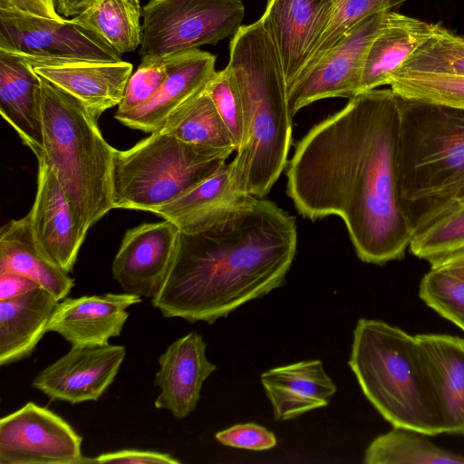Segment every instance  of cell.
Instances as JSON below:
<instances>
[{"label": "cell", "instance_id": "1", "mask_svg": "<svg viewBox=\"0 0 464 464\" xmlns=\"http://www.w3.org/2000/svg\"><path fill=\"white\" fill-rule=\"evenodd\" d=\"M400 122L392 89L359 93L310 129L287 163L297 211L311 220L339 217L364 263L403 258L412 237L400 191Z\"/></svg>", "mask_w": 464, "mask_h": 464}, {"label": "cell", "instance_id": "2", "mask_svg": "<svg viewBox=\"0 0 464 464\" xmlns=\"http://www.w3.org/2000/svg\"><path fill=\"white\" fill-rule=\"evenodd\" d=\"M296 246L295 217L245 195L180 231L173 265L151 304L164 317L213 324L281 286Z\"/></svg>", "mask_w": 464, "mask_h": 464}, {"label": "cell", "instance_id": "3", "mask_svg": "<svg viewBox=\"0 0 464 464\" xmlns=\"http://www.w3.org/2000/svg\"><path fill=\"white\" fill-rule=\"evenodd\" d=\"M227 67L238 87L244 121L230 176L241 195L264 198L287 166L293 117L280 56L261 17L233 35Z\"/></svg>", "mask_w": 464, "mask_h": 464}, {"label": "cell", "instance_id": "4", "mask_svg": "<svg viewBox=\"0 0 464 464\" xmlns=\"http://www.w3.org/2000/svg\"><path fill=\"white\" fill-rule=\"evenodd\" d=\"M348 364L364 396L392 427L428 436L443 433L416 335L361 318Z\"/></svg>", "mask_w": 464, "mask_h": 464}, {"label": "cell", "instance_id": "5", "mask_svg": "<svg viewBox=\"0 0 464 464\" xmlns=\"http://www.w3.org/2000/svg\"><path fill=\"white\" fill-rule=\"evenodd\" d=\"M44 144L38 161L54 173L84 233L113 207L115 149L75 99L41 78Z\"/></svg>", "mask_w": 464, "mask_h": 464}, {"label": "cell", "instance_id": "6", "mask_svg": "<svg viewBox=\"0 0 464 464\" xmlns=\"http://www.w3.org/2000/svg\"><path fill=\"white\" fill-rule=\"evenodd\" d=\"M227 158L161 130L152 132L130 149H115L113 207L153 213L212 176Z\"/></svg>", "mask_w": 464, "mask_h": 464}, {"label": "cell", "instance_id": "7", "mask_svg": "<svg viewBox=\"0 0 464 464\" xmlns=\"http://www.w3.org/2000/svg\"><path fill=\"white\" fill-rule=\"evenodd\" d=\"M398 171L402 204L464 175V109L401 98Z\"/></svg>", "mask_w": 464, "mask_h": 464}, {"label": "cell", "instance_id": "8", "mask_svg": "<svg viewBox=\"0 0 464 464\" xmlns=\"http://www.w3.org/2000/svg\"><path fill=\"white\" fill-rule=\"evenodd\" d=\"M242 0H149L142 7L140 58L165 59L217 44L242 25Z\"/></svg>", "mask_w": 464, "mask_h": 464}, {"label": "cell", "instance_id": "9", "mask_svg": "<svg viewBox=\"0 0 464 464\" xmlns=\"http://www.w3.org/2000/svg\"><path fill=\"white\" fill-rule=\"evenodd\" d=\"M386 13H375L358 22L297 78L288 90L292 117L319 100L351 99L359 93L367 53L384 26Z\"/></svg>", "mask_w": 464, "mask_h": 464}, {"label": "cell", "instance_id": "10", "mask_svg": "<svg viewBox=\"0 0 464 464\" xmlns=\"http://www.w3.org/2000/svg\"><path fill=\"white\" fill-rule=\"evenodd\" d=\"M0 51L48 60L119 62L121 55L73 18L0 11Z\"/></svg>", "mask_w": 464, "mask_h": 464}, {"label": "cell", "instance_id": "11", "mask_svg": "<svg viewBox=\"0 0 464 464\" xmlns=\"http://www.w3.org/2000/svg\"><path fill=\"white\" fill-rule=\"evenodd\" d=\"M82 442L65 420L33 401L0 420V464H90Z\"/></svg>", "mask_w": 464, "mask_h": 464}, {"label": "cell", "instance_id": "12", "mask_svg": "<svg viewBox=\"0 0 464 464\" xmlns=\"http://www.w3.org/2000/svg\"><path fill=\"white\" fill-rule=\"evenodd\" d=\"M180 230L172 222L143 223L128 229L113 259V278L125 293L153 298L173 265Z\"/></svg>", "mask_w": 464, "mask_h": 464}, {"label": "cell", "instance_id": "13", "mask_svg": "<svg viewBox=\"0 0 464 464\" xmlns=\"http://www.w3.org/2000/svg\"><path fill=\"white\" fill-rule=\"evenodd\" d=\"M125 355L122 345L72 346L39 372L32 386L51 400L72 404L95 401L113 382Z\"/></svg>", "mask_w": 464, "mask_h": 464}, {"label": "cell", "instance_id": "14", "mask_svg": "<svg viewBox=\"0 0 464 464\" xmlns=\"http://www.w3.org/2000/svg\"><path fill=\"white\" fill-rule=\"evenodd\" d=\"M334 13V0L267 1L261 18L275 42L288 90L328 28Z\"/></svg>", "mask_w": 464, "mask_h": 464}, {"label": "cell", "instance_id": "15", "mask_svg": "<svg viewBox=\"0 0 464 464\" xmlns=\"http://www.w3.org/2000/svg\"><path fill=\"white\" fill-rule=\"evenodd\" d=\"M168 76L148 102L115 119L130 129L152 133L196 100L216 73V56L198 48L165 58Z\"/></svg>", "mask_w": 464, "mask_h": 464}, {"label": "cell", "instance_id": "16", "mask_svg": "<svg viewBox=\"0 0 464 464\" xmlns=\"http://www.w3.org/2000/svg\"><path fill=\"white\" fill-rule=\"evenodd\" d=\"M25 58L38 76L75 99L96 120L108 109L120 105L133 69L123 60Z\"/></svg>", "mask_w": 464, "mask_h": 464}, {"label": "cell", "instance_id": "17", "mask_svg": "<svg viewBox=\"0 0 464 464\" xmlns=\"http://www.w3.org/2000/svg\"><path fill=\"white\" fill-rule=\"evenodd\" d=\"M28 214L40 249L55 266L71 272L87 234L81 228L54 173L43 161H38L37 190Z\"/></svg>", "mask_w": 464, "mask_h": 464}, {"label": "cell", "instance_id": "18", "mask_svg": "<svg viewBox=\"0 0 464 464\" xmlns=\"http://www.w3.org/2000/svg\"><path fill=\"white\" fill-rule=\"evenodd\" d=\"M140 302V296L125 292L65 297L58 302L46 329L72 346L105 345L121 335L129 317L127 309Z\"/></svg>", "mask_w": 464, "mask_h": 464}, {"label": "cell", "instance_id": "19", "mask_svg": "<svg viewBox=\"0 0 464 464\" xmlns=\"http://www.w3.org/2000/svg\"><path fill=\"white\" fill-rule=\"evenodd\" d=\"M202 335L191 332L169 345L159 358L154 384L159 387L154 405L184 419L196 408L204 382L217 369L206 355Z\"/></svg>", "mask_w": 464, "mask_h": 464}, {"label": "cell", "instance_id": "20", "mask_svg": "<svg viewBox=\"0 0 464 464\" xmlns=\"http://www.w3.org/2000/svg\"><path fill=\"white\" fill-rule=\"evenodd\" d=\"M416 338L443 433L464 435V339L440 334Z\"/></svg>", "mask_w": 464, "mask_h": 464}, {"label": "cell", "instance_id": "21", "mask_svg": "<svg viewBox=\"0 0 464 464\" xmlns=\"http://www.w3.org/2000/svg\"><path fill=\"white\" fill-rule=\"evenodd\" d=\"M41 77L28 60L0 51V112L37 160L44 144Z\"/></svg>", "mask_w": 464, "mask_h": 464}, {"label": "cell", "instance_id": "22", "mask_svg": "<svg viewBox=\"0 0 464 464\" xmlns=\"http://www.w3.org/2000/svg\"><path fill=\"white\" fill-rule=\"evenodd\" d=\"M260 380L276 420L295 419L325 407L336 392L320 360L272 368L263 372Z\"/></svg>", "mask_w": 464, "mask_h": 464}, {"label": "cell", "instance_id": "23", "mask_svg": "<svg viewBox=\"0 0 464 464\" xmlns=\"http://www.w3.org/2000/svg\"><path fill=\"white\" fill-rule=\"evenodd\" d=\"M440 27V24L387 11L384 26L367 53L359 93L390 85L393 74Z\"/></svg>", "mask_w": 464, "mask_h": 464}, {"label": "cell", "instance_id": "24", "mask_svg": "<svg viewBox=\"0 0 464 464\" xmlns=\"http://www.w3.org/2000/svg\"><path fill=\"white\" fill-rule=\"evenodd\" d=\"M58 302L43 288L0 301L1 366L32 354L47 333L48 322Z\"/></svg>", "mask_w": 464, "mask_h": 464}, {"label": "cell", "instance_id": "25", "mask_svg": "<svg viewBox=\"0 0 464 464\" xmlns=\"http://www.w3.org/2000/svg\"><path fill=\"white\" fill-rule=\"evenodd\" d=\"M13 272L34 281L58 301L67 297L74 280L52 263L37 245L30 216L10 220L0 230V273Z\"/></svg>", "mask_w": 464, "mask_h": 464}, {"label": "cell", "instance_id": "26", "mask_svg": "<svg viewBox=\"0 0 464 464\" xmlns=\"http://www.w3.org/2000/svg\"><path fill=\"white\" fill-rule=\"evenodd\" d=\"M141 16L140 0H94L73 19L122 55L141 44Z\"/></svg>", "mask_w": 464, "mask_h": 464}, {"label": "cell", "instance_id": "27", "mask_svg": "<svg viewBox=\"0 0 464 464\" xmlns=\"http://www.w3.org/2000/svg\"><path fill=\"white\" fill-rule=\"evenodd\" d=\"M365 464H464V455L440 448L428 435L414 430L392 427L367 447Z\"/></svg>", "mask_w": 464, "mask_h": 464}, {"label": "cell", "instance_id": "28", "mask_svg": "<svg viewBox=\"0 0 464 464\" xmlns=\"http://www.w3.org/2000/svg\"><path fill=\"white\" fill-rule=\"evenodd\" d=\"M161 130L186 143L218 151L228 157L237 150L206 90L170 118Z\"/></svg>", "mask_w": 464, "mask_h": 464}, {"label": "cell", "instance_id": "29", "mask_svg": "<svg viewBox=\"0 0 464 464\" xmlns=\"http://www.w3.org/2000/svg\"><path fill=\"white\" fill-rule=\"evenodd\" d=\"M241 195L230 176L228 164L173 201L159 208L153 214L172 222L180 231L219 208L229 205Z\"/></svg>", "mask_w": 464, "mask_h": 464}, {"label": "cell", "instance_id": "30", "mask_svg": "<svg viewBox=\"0 0 464 464\" xmlns=\"http://www.w3.org/2000/svg\"><path fill=\"white\" fill-rule=\"evenodd\" d=\"M409 249L429 264L464 250V202L449 208L414 231Z\"/></svg>", "mask_w": 464, "mask_h": 464}, {"label": "cell", "instance_id": "31", "mask_svg": "<svg viewBox=\"0 0 464 464\" xmlns=\"http://www.w3.org/2000/svg\"><path fill=\"white\" fill-rule=\"evenodd\" d=\"M391 89L401 99L464 109V76L397 72Z\"/></svg>", "mask_w": 464, "mask_h": 464}, {"label": "cell", "instance_id": "32", "mask_svg": "<svg viewBox=\"0 0 464 464\" xmlns=\"http://www.w3.org/2000/svg\"><path fill=\"white\" fill-rule=\"evenodd\" d=\"M398 72L464 76V36L441 26L406 60Z\"/></svg>", "mask_w": 464, "mask_h": 464}, {"label": "cell", "instance_id": "33", "mask_svg": "<svg viewBox=\"0 0 464 464\" xmlns=\"http://www.w3.org/2000/svg\"><path fill=\"white\" fill-rule=\"evenodd\" d=\"M406 1L408 0H334V13L332 21L299 76L311 68L358 22L375 13L397 11Z\"/></svg>", "mask_w": 464, "mask_h": 464}, {"label": "cell", "instance_id": "34", "mask_svg": "<svg viewBox=\"0 0 464 464\" xmlns=\"http://www.w3.org/2000/svg\"><path fill=\"white\" fill-rule=\"evenodd\" d=\"M420 298L437 314L464 331V283L430 269L419 286Z\"/></svg>", "mask_w": 464, "mask_h": 464}, {"label": "cell", "instance_id": "35", "mask_svg": "<svg viewBox=\"0 0 464 464\" xmlns=\"http://www.w3.org/2000/svg\"><path fill=\"white\" fill-rule=\"evenodd\" d=\"M206 92L238 149L244 132L243 108L236 79L227 66L216 72L208 83Z\"/></svg>", "mask_w": 464, "mask_h": 464}, {"label": "cell", "instance_id": "36", "mask_svg": "<svg viewBox=\"0 0 464 464\" xmlns=\"http://www.w3.org/2000/svg\"><path fill=\"white\" fill-rule=\"evenodd\" d=\"M464 202V175L458 179L402 204L404 212L414 231L449 208Z\"/></svg>", "mask_w": 464, "mask_h": 464}, {"label": "cell", "instance_id": "37", "mask_svg": "<svg viewBox=\"0 0 464 464\" xmlns=\"http://www.w3.org/2000/svg\"><path fill=\"white\" fill-rule=\"evenodd\" d=\"M168 76L165 59L141 58L138 69L131 74L116 113L131 111L152 99Z\"/></svg>", "mask_w": 464, "mask_h": 464}, {"label": "cell", "instance_id": "38", "mask_svg": "<svg viewBox=\"0 0 464 464\" xmlns=\"http://www.w3.org/2000/svg\"><path fill=\"white\" fill-rule=\"evenodd\" d=\"M215 438L223 445L249 450H266L276 445L274 433L256 423L233 425Z\"/></svg>", "mask_w": 464, "mask_h": 464}, {"label": "cell", "instance_id": "39", "mask_svg": "<svg viewBox=\"0 0 464 464\" xmlns=\"http://www.w3.org/2000/svg\"><path fill=\"white\" fill-rule=\"evenodd\" d=\"M123 463V464H179L172 455L154 450H121L106 452L90 459V464Z\"/></svg>", "mask_w": 464, "mask_h": 464}, {"label": "cell", "instance_id": "40", "mask_svg": "<svg viewBox=\"0 0 464 464\" xmlns=\"http://www.w3.org/2000/svg\"><path fill=\"white\" fill-rule=\"evenodd\" d=\"M0 11L60 19L54 0H0Z\"/></svg>", "mask_w": 464, "mask_h": 464}, {"label": "cell", "instance_id": "41", "mask_svg": "<svg viewBox=\"0 0 464 464\" xmlns=\"http://www.w3.org/2000/svg\"><path fill=\"white\" fill-rule=\"evenodd\" d=\"M37 288L32 279L13 272L0 273V301L12 299Z\"/></svg>", "mask_w": 464, "mask_h": 464}, {"label": "cell", "instance_id": "42", "mask_svg": "<svg viewBox=\"0 0 464 464\" xmlns=\"http://www.w3.org/2000/svg\"><path fill=\"white\" fill-rule=\"evenodd\" d=\"M430 269L444 273L464 283V250L434 261Z\"/></svg>", "mask_w": 464, "mask_h": 464}, {"label": "cell", "instance_id": "43", "mask_svg": "<svg viewBox=\"0 0 464 464\" xmlns=\"http://www.w3.org/2000/svg\"><path fill=\"white\" fill-rule=\"evenodd\" d=\"M94 0H54L60 15L76 16L86 9Z\"/></svg>", "mask_w": 464, "mask_h": 464}]
</instances>
